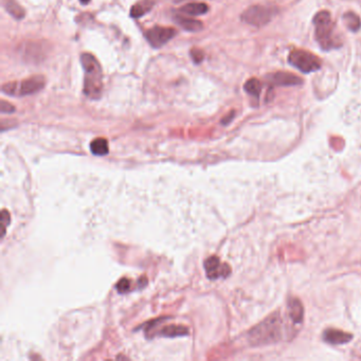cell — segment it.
<instances>
[{
  "label": "cell",
  "mask_w": 361,
  "mask_h": 361,
  "mask_svg": "<svg viewBox=\"0 0 361 361\" xmlns=\"http://www.w3.org/2000/svg\"><path fill=\"white\" fill-rule=\"evenodd\" d=\"M81 64L86 72L84 81V93L90 99H99L103 89L102 69L93 55L84 53L81 55Z\"/></svg>",
  "instance_id": "6da1fadb"
},
{
  "label": "cell",
  "mask_w": 361,
  "mask_h": 361,
  "mask_svg": "<svg viewBox=\"0 0 361 361\" xmlns=\"http://www.w3.org/2000/svg\"><path fill=\"white\" fill-rule=\"evenodd\" d=\"M282 336V319L280 312H273L249 333L252 344L264 345L280 340Z\"/></svg>",
  "instance_id": "7a4b0ae2"
},
{
  "label": "cell",
  "mask_w": 361,
  "mask_h": 361,
  "mask_svg": "<svg viewBox=\"0 0 361 361\" xmlns=\"http://www.w3.org/2000/svg\"><path fill=\"white\" fill-rule=\"evenodd\" d=\"M316 39L324 50L334 49L339 46V42L334 36V23L328 11H321L315 16Z\"/></svg>",
  "instance_id": "3957f363"
},
{
  "label": "cell",
  "mask_w": 361,
  "mask_h": 361,
  "mask_svg": "<svg viewBox=\"0 0 361 361\" xmlns=\"http://www.w3.org/2000/svg\"><path fill=\"white\" fill-rule=\"evenodd\" d=\"M45 83L43 76H34L21 82L7 83L3 87V91L9 95L23 97L41 91L45 87Z\"/></svg>",
  "instance_id": "277c9868"
},
{
  "label": "cell",
  "mask_w": 361,
  "mask_h": 361,
  "mask_svg": "<svg viewBox=\"0 0 361 361\" xmlns=\"http://www.w3.org/2000/svg\"><path fill=\"white\" fill-rule=\"evenodd\" d=\"M276 14V9L266 6H254L248 8L242 14V20L248 25L255 27H263Z\"/></svg>",
  "instance_id": "5b68a950"
},
{
  "label": "cell",
  "mask_w": 361,
  "mask_h": 361,
  "mask_svg": "<svg viewBox=\"0 0 361 361\" xmlns=\"http://www.w3.org/2000/svg\"><path fill=\"white\" fill-rule=\"evenodd\" d=\"M288 61L294 67L304 72V74H310V72L317 71L321 67L320 58L304 50L292 51L290 56H288Z\"/></svg>",
  "instance_id": "8992f818"
},
{
  "label": "cell",
  "mask_w": 361,
  "mask_h": 361,
  "mask_svg": "<svg viewBox=\"0 0 361 361\" xmlns=\"http://www.w3.org/2000/svg\"><path fill=\"white\" fill-rule=\"evenodd\" d=\"M176 30L166 27H154L146 32V39L154 48H160L176 35Z\"/></svg>",
  "instance_id": "52a82bcc"
},
{
  "label": "cell",
  "mask_w": 361,
  "mask_h": 361,
  "mask_svg": "<svg viewBox=\"0 0 361 361\" xmlns=\"http://www.w3.org/2000/svg\"><path fill=\"white\" fill-rule=\"evenodd\" d=\"M204 269L210 280H216L220 278H227L230 274L231 269L227 264L221 263L218 257H210L204 262Z\"/></svg>",
  "instance_id": "ba28073f"
},
{
  "label": "cell",
  "mask_w": 361,
  "mask_h": 361,
  "mask_svg": "<svg viewBox=\"0 0 361 361\" xmlns=\"http://www.w3.org/2000/svg\"><path fill=\"white\" fill-rule=\"evenodd\" d=\"M266 79L272 85L276 86H297L303 83L299 77L290 74V72H275V74L268 75Z\"/></svg>",
  "instance_id": "9c48e42d"
},
{
  "label": "cell",
  "mask_w": 361,
  "mask_h": 361,
  "mask_svg": "<svg viewBox=\"0 0 361 361\" xmlns=\"http://www.w3.org/2000/svg\"><path fill=\"white\" fill-rule=\"evenodd\" d=\"M323 338L331 344H344L353 339V335L342 331L330 329L323 333Z\"/></svg>",
  "instance_id": "30bf717a"
},
{
  "label": "cell",
  "mask_w": 361,
  "mask_h": 361,
  "mask_svg": "<svg viewBox=\"0 0 361 361\" xmlns=\"http://www.w3.org/2000/svg\"><path fill=\"white\" fill-rule=\"evenodd\" d=\"M288 314H290L291 319L296 324L302 323L304 310H303L302 303H301L298 299L292 300L290 304H288Z\"/></svg>",
  "instance_id": "8fae6325"
},
{
  "label": "cell",
  "mask_w": 361,
  "mask_h": 361,
  "mask_svg": "<svg viewBox=\"0 0 361 361\" xmlns=\"http://www.w3.org/2000/svg\"><path fill=\"white\" fill-rule=\"evenodd\" d=\"M175 21L183 29H185L189 32H199L203 29L202 22L197 19L187 18V17H183V16H175Z\"/></svg>",
  "instance_id": "7c38bea8"
},
{
  "label": "cell",
  "mask_w": 361,
  "mask_h": 361,
  "mask_svg": "<svg viewBox=\"0 0 361 361\" xmlns=\"http://www.w3.org/2000/svg\"><path fill=\"white\" fill-rule=\"evenodd\" d=\"M209 10V7L203 4V3H193V4H189L186 5L185 7H183L180 9V11L183 12V13L187 14V15H191V16H199V15H203L206 14Z\"/></svg>",
  "instance_id": "4fadbf2b"
},
{
  "label": "cell",
  "mask_w": 361,
  "mask_h": 361,
  "mask_svg": "<svg viewBox=\"0 0 361 361\" xmlns=\"http://www.w3.org/2000/svg\"><path fill=\"white\" fill-rule=\"evenodd\" d=\"M4 6L6 7L8 13L16 19H22L25 16V11L15 2V0H3Z\"/></svg>",
  "instance_id": "5bb4252c"
},
{
  "label": "cell",
  "mask_w": 361,
  "mask_h": 361,
  "mask_svg": "<svg viewBox=\"0 0 361 361\" xmlns=\"http://www.w3.org/2000/svg\"><path fill=\"white\" fill-rule=\"evenodd\" d=\"M153 3L152 0H142L139 4L135 5L130 10V15L134 18H139L147 14L148 12L152 9Z\"/></svg>",
  "instance_id": "9a60e30c"
},
{
  "label": "cell",
  "mask_w": 361,
  "mask_h": 361,
  "mask_svg": "<svg viewBox=\"0 0 361 361\" xmlns=\"http://www.w3.org/2000/svg\"><path fill=\"white\" fill-rule=\"evenodd\" d=\"M90 150H91L92 154L97 155V156H105L108 154V152H110V149H108V143H107L106 139H103V138L94 139L90 143Z\"/></svg>",
  "instance_id": "2e32d148"
},
{
  "label": "cell",
  "mask_w": 361,
  "mask_h": 361,
  "mask_svg": "<svg viewBox=\"0 0 361 361\" xmlns=\"http://www.w3.org/2000/svg\"><path fill=\"white\" fill-rule=\"evenodd\" d=\"M244 89L248 94L252 95V97L259 98L262 91V84L258 79H250L245 83Z\"/></svg>",
  "instance_id": "e0dca14e"
},
{
  "label": "cell",
  "mask_w": 361,
  "mask_h": 361,
  "mask_svg": "<svg viewBox=\"0 0 361 361\" xmlns=\"http://www.w3.org/2000/svg\"><path fill=\"white\" fill-rule=\"evenodd\" d=\"M343 21L345 23V26L350 29L351 31H358L361 27V20L360 18L353 13V12H347L343 15Z\"/></svg>",
  "instance_id": "ac0fdd59"
},
{
  "label": "cell",
  "mask_w": 361,
  "mask_h": 361,
  "mask_svg": "<svg viewBox=\"0 0 361 361\" xmlns=\"http://www.w3.org/2000/svg\"><path fill=\"white\" fill-rule=\"evenodd\" d=\"M161 334L164 337H179V336H185L188 334V329L185 327H176V326H171L166 327L162 330Z\"/></svg>",
  "instance_id": "d6986e66"
},
{
  "label": "cell",
  "mask_w": 361,
  "mask_h": 361,
  "mask_svg": "<svg viewBox=\"0 0 361 361\" xmlns=\"http://www.w3.org/2000/svg\"><path fill=\"white\" fill-rule=\"evenodd\" d=\"M117 288V291L120 293V294H125L129 291V288H130V281L127 280V279H122V280H120L116 286Z\"/></svg>",
  "instance_id": "ffe728a7"
},
{
  "label": "cell",
  "mask_w": 361,
  "mask_h": 361,
  "mask_svg": "<svg viewBox=\"0 0 361 361\" xmlns=\"http://www.w3.org/2000/svg\"><path fill=\"white\" fill-rule=\"evenodd\" d=\"M191 57L193 59L195 64H199L203 61L204 53L200 49H192L191 50Z\"/></svg>",
  "instance_id": "44dd1931"
},
{
  "label": "cell",
  "mask_w": 361,
  "mask_h": 361,
  "mask_svg": "<svg viewBox=\"0 0 361 361\" xmlns=\"http://www.w3.org/2000/svg\"><path fill=\"white\" fill-rule=\"evenodd\" d=\"M10 224V214L7 210H3L2 212V226H3V237L6 234V229Z\"/></svg>",
  "instance_id": "7402d4cb"
},
{
  "label": "cell",
  "mask_w": 361,
  "mask_h": 361,
  "mask_svg": "<svg viewBox=\"0 0 361 361\" xmlns=\"http://www.w3.org/2000/svg\"><path fill=\"white\" fill-rule=\"evenodd\" d=\"M0 110H2L3 114H13L15 112V107L6 101H2V104H0Z\"/></svg>",
  "instance_id": "603a6c76"
},
{
  "label": "cell",
  "mask_w": 361,
  "mask_h": 361,
  "mask_svg": "<svg viewBox=\"0 0 361 361\" xmlns=\"http://www.w3.org/2000/svg\"><path fill=\"white\" fill-rule=\"evenodd\" d=\"M234 117V113H231V115H230V117L229 116H228L227 118H225L224 120H223V123L224 124H227L228 122H230L231 121V119Z\"/></svg>",
  "instance_id": "cb8c5ba5"
},
{
  "label": "cell",
  "mask_w": 361,
  "mask_h": 361,
  "mask_svg": "<svg viewBox=\"0 0 361 361\" xmlns=\"http://www.w3.org/2000/svg\"><path fill=\"white\" fill-rule=\"evenodd\" d=\"M80 2L82 5H87V4H89L90 0H80Z\"/></svg>",
  "instance_id": "d4e9b609"
}]
</instances>
